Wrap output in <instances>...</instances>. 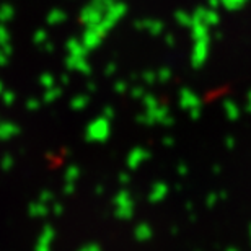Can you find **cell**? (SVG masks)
<instances>
[{
  "mask_svg": "<svg viewBox=\"0 0 251 251\" xmlns=\"http://www.w3.org/2000/svg\"><path fill=\"white\" fill-rule=\"evenodd\" d=\"M179 106L183 109H188L193 119H199L201 100L194 92H191V90H181V93H179Z\"/></svg>",
  "mask_w": 251,
  "mask_h": 251,
  "instance_id": "obj_1",
  "label": "cell"
},
{
  "mask_svg": "<svg viewBox=\"0 0 251 251\" xmlns=\"http://www.w3.org/2000/svg\"><path fill=\"white\" fill-rule=\"evenodd\" d=\"M147 124H172L173 119L170 116V111L167 106H163V104H158V106H155L152 109H145V116L142 118Z\"/></svg>",
  "mask_w": 251,
  "mask_h": 251,
  "instance_id": "obj_2",
  "label": "cell"
},
{
  "mask_svg": "<svg viewBox=\"0 0 251 251\" xmlns=\"http://www.w3.org/2000/svg\"><path fill=\"white\" fill-rule=\"evenodd\" d=\"M149 157H150V153L147 152V150L142 149V147H137V149H134L132 152H130L127 163H129L130 168H137L142 162L149 160Z\"/></svg>",
  "mask_w": 251,
  "mask_h": 251,
  "instance_id": "obj_3",
  "label": "cell"
},
{
  "mask_svg": "<svg viewBox=\"0 0 251 251\" xmlns=\"http://www.w3.org/2000/svg\"><path fill=\"white\" fill-rule=\"evenodd\" d=\"M168 194V186L165 183H155L152 189H150V194H149V201L150 202H160L167 198Z\"/></svg>",
  "mask_w": 251,
  "mask_h": 251,
  "instance_id": "obj_4",
  "label": "cell"
},
{
  "mask_svg": "<svg viewBox=\"0 0 251 251\" xmlns=\"http://www.w3.org/2000/svg\"><path fill=\"white\" fill-rule=\"evenodd\" d=\"M119 201L123 202V205L119 207V214H121L123 217L129 219L134 212V205H132V201H130V198H129V194L123 193L121 196H119Z\"/></svg>",
  "mask_w": 251,
  "mask_h": 251,
  "instance_id": "obj_5",
  "label": "cell"
},
{
  "mask_svg": "<svg viewBox=\"0 0 251 251\" xmlns=\"http://www.w3.org/2000/svg\"><path fill=\"white\" fill-rule=\"evenodd\" d=\"M224 111H225V116H227L230 121H237V119L240 118V109H238V106L233 101H230V100L224 103Z\"/></svg>",
  "mask_w": 251,
  "mask_h": 251,
  "instance_id": "obj_6",
  "label": "cell"
},
{
  "mask_svg": "<svg viewBox=\"0 0 251 251\" xmlns=\"http://www.w3.org/2000/svg\"><path fill=\"white\" fill-rule=\"evenodd\" d=\"M135 238L140 240V242H145V240L152 238V228H150L149 224H139L137 228H135Z\"/></svg>",
  "mask_w": 251,
  "mask_h": 251,
  "instance_id": "obj_7",
  "label": "cell"
},
{
  "mask_svg": "<svg viewBox=\"0 0 251 251\" xmlns=\"http://www.w3.org/2000/svg\"><path fill=\"white\" fill-rule=\"evenodd\" d=\"M144 104H145V109H152L155 106H158V100L153 97V95H150V93H145L144 95Z\"/></svg>",
  "mask_w": 251,
  "mask_h": 251,
  "instance_id": "obj_8",
  "label": "cell"
},
{
  "mask_svg": "<svg viewBox=\"0 0 251 251\" xmlns=\"http://www.w3.org/2000/svg\"><path fill=\"white\" fill-rule=\"evenodd\" d=\"M168 78H170V70H162V72H158V75H157V82H162V83H165V82H168Z\"/></svg>",
  "mask_w": 251,
  "mask_h": 251,
  "instance_id": "obj_9",
  "label": "cell"
},
{
  "mask_svg": "<svg viewBox=\"0 0 251 251\" xmlns=\"http://www.w3.org/2000/svg\"><path fill=\"white\" fill-rule=\"evenodd\" d=\"M217 199H219V194H209V198H207V205H209V207H210V205H215Z\"/></svg>",
  "mask_w": 251,
  "mask_h": 251,
  "instance_id": "obj_10",
  "label": "cell"
},
{
  "mask_svg": "<svg viewBox=\"0 0 251 251\" xmlns=\"http://www.w3.org/2000/svg\"><path fill=\"white\" fill-rule=\"evenodd\" d=\"M178 173L179 175H181V176H184V175H188V167H186V165H179V167H178Z\"/></svg>",
  "mask_w": 251,
  "mask_h": 251,
  "instance_id": "obj_11",
  "label": "cell"
},
{
  "mask_svg": "<svg viewBox=\"0 0 251 251\" xmlns=\"http://www.w3.org/2000/svg\"><path fill=\"white\" fill-rule=\"evenodd\" d=\"M145 82H147V83H153V82H157V80H155L153 74H147V75H145Z\"/></svg>",
  "mask_w": 251,
  "mask_h": 251,
  "instance_id": "obj_12",
  "label": "cell"
},
{
  "mask_svg": "<svg viewBox=\"0 0 251 251\" xmlns=\"http://www.w3.org/2000/svg\"><path fill=\"white\" fill-rule=\"evenodd\" d=\"M225 144H227V147H228V149H233V147H235V140H233L232 137H228L227 140H225Z\"/></svg>",
  "mask_w": 251,
  "mask_h": 251,
  "instance_id": "obj_13",
  "label": "cell"
},
{
  "mask_svg": "<svg viewBox=\"0 0 251 251\" xmlns=\"http://www.w3.org/2000/svg\"><path fill=\"white\" fill-rule=\"evenodd\" d=\"M247 109L251 113V90H250V93H248V97H247Z\"/></svg>",
  "mask_w": 251,
  "mask_h": 251,
  "instance_id": "obj_14",
  "label": "cell"
},
{
  "mask_svg": "<svg viewBox=\"0 0 251 251\" xmlns=\"http://www.w3.org/2000/svg\"><path fill=\"white\" fill-rule=\"evenodd\" d=\"M163 142H165V145H167V147H172V145H173V142H175V140H173L172 137H167V139H165V140H163Z\"/></svg>",
  "mask_w": 251,
  "mask_h": 251,
  "instance_id": "obj_15",
  "label": "cell"
},
{
  "mask_svg": "<svg viewBox=\"0 0 251 251\" xmlns=\"http://www.w3.org/2000/svg\"><path fill=\"white\" fill-rule=\"evenodd\" d=\"M225 251H238L237 248H228V250H225Z\"/></svg>",
  "mask_w": 251,
  "mask_h": 251,
  "instance_id": "obj_16",
  "label": "cell"
},
{
  "mask_svg": "<svg viewBox=\"0 0 251 251\" xmlns=\"http://www.w3.org/2000/svg\"><path fill=\"white\" fill-rule=\"evenodd\" d=\"M250 240H251V225H250Z\"/></svg>",
  "mask_w": 251,
  "mask_h": 251,
  "instance_id": "obj_17",
  "label": "cell"
}]
</instances>
